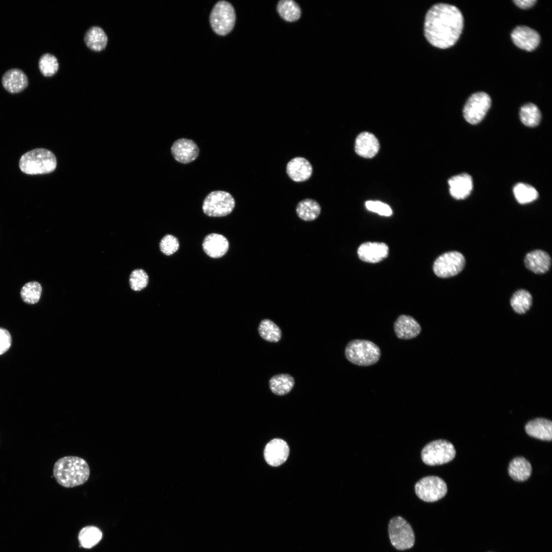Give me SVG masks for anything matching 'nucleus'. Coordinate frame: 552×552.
<instances>
[{
	"mask_svg": "<svg viewBox=\"0 0 552 552\" xmlns=\"http://www.w3.org/2000/svg\"><path fill=\"white\" fill-rule=\"evenodd\" d=\"M463 26V16L457 7L439 3L432 6L426 14L424 35L433 46L447 49L456 42Z\"/></svg>",
	"mask_w": 552,
	"mask_h": 552,
	"instance_id": "1",
	"label": "nucleus"
},
{
	"mask_svg": "<svg viewBox=\"0 0 552 552\" xmlns=\"http://www.w3.org/2000/svg\"><path fill=\"white\" fill-rule=\"evenodd\" d=\"M53 476L56 481L65 488H73L83 485L90 476V468L82 458L67 456L58 459L53 467Z\"/></svg>",
	"mask_w": 552,
	"mask_h": 552,
	"instance_id": "2",
	"label": "nucleus"
},
{
	"mask_svg": "<svg viewBox=\"0 0 552 552\" xmlns=\"http://www.w3.org/2000/svg\"><path fill=\"white\" fill-rule=\"evenodd\" d=\"M57 160L54 153L44 148H36L27 152L19 161L20 170L28 175L50 173L56 168Z\"/></svg>",
	"mask_w": 552,
	"mask_h": 552,
	"instance_id": "3",
	"label": "nucleus"
},
{
	"mask_svg": "<svg viewBox=\"0 0 552 552\" xmlns=\"http://www.w3.org/2000/svg\"><path fill=\"white\" fill-rule=\"evenodd\" d=\"M344 354L351 363L361 366L374 365L379 360L381 352L375 343L365 339H354L348 343Z\"/></svg>",
	"mask_w": 552,
	"mask_h": 552,
	"instance_id": "4",
	"label": "nucleus"
},
{
	"mask_svg": "<svg viewBox=\"0 0 552 552\" xmlns=\"http://www.w3.org/2000/svg\"><path fill=\"white\" fill-rule=\"evenodd\" d=\"M236 21L233 6L225 1L218 2L210 15V22L213 30L218 35L224 36L233 30Z\"/></svg>",
	"mask_w": 552,
	"mask_h": 552,
	"instance_id": "5",
	"label": "nucleus"
},
{
	"mask_svg": "<svg viewBox=\"0 0 552 552\" xmlns=\"http://www.w3.org/2000/svg\"><path fill=\"white\" fill-rule=\"evenodd\" d=\"M456 451L450 442L444 440L432 441L422 449L421 457L423 462L429 466L443 465L451 461L455 457Z\"/></svg>",
	"mask_w": 552,
	"mask_h": 552,
	"instance_id": "6",
	"label": "nucleus"
},
{
	"mask_svg": "<svg viewBox=\"0 0 552 552\" xmlns=\"http://www.w3.org/2000/svg\"><path fill=\"white\" fill-rule=\"evenodd\" d=\"M388 531L390 542L397 549L405 550L413 546L415 537L413 530L403 518L397 516L392 518Z\"/></svg>",
	"mask_w": 552,
	"mask_h": 552,
	"instance_id": "7",
	"label": "nucleus"
},
{
	"mask_svg": "<svg viewBox=\"0 0 552 552\" xmlns=\"http://www.w3.org/2000/svg\"><path fill=\"white\" fill-rule=\"evenodd\" d=\"M235 205V200L229 193L215 191L209 194L204 199L202 210L209 216L222 217L230 214Z\"/></svg>",
	"mask_w": 552,
	"mask_h": 552,
	"instance_id": "8",
	"label": "nucleus"
},
{
	"mask_svg": "<svg viewBox=\"0 0 552 552\" xmlns=\"http://www.w3.org/2000/svg\"><path fill=\"white\" fill-rule=\"evenodd\" d=\"M415 492L421 500L432 502L445 496L447 487L442 478L435 476H429L423 477L416 484Z\"/></svg>",
	"mask_w": 552,
	"mask_h": 552,
	"instance_id": "9",
	"label": "nucleus"
},
{
	"mask_svg": "<svg viewBox=\"0 0 552 552\" xmlns=\"http://www.w3.org/2000/svg\"><path fill=\"white\" fill-rule=\"evenodd\" d=\"M491 104V98L487 93L480 91L473 94L463 108L465 119L471 124L479 123L486 116Z\"/></svg>",
	"mask_w": 552,
	"mask_h": 552,
	"instance_id": "10",
	"label": "nucleus"
},
{
	"mask_svg": "<svg viewBox=\"0 0 552 552\" xmlns=\"http://www.w3.org/2000/svg\"><path fill=\"white\" fill-rule=\"evenodd\" d=\"M465 264L464 256L455 251L445 252L434 261L433 269L439 277L446 278L454 276L463 269Z\"/></svg>",
	"mask_w": 552,
	"mask_h": 552,
	"instance_id": "11",
	"label": "nucleus"
},
{
	"mask_svg": "<svg viewBox=\"0 0 552 552\" xmlns=\"http://www.w3.org/2000/svg\"><path fill=\"white\" fill-rule=\"evenodd\" d=\"M514 43L519 48L531 52L538 46L540 36L535 30L525 26L516 27L511 33Z\"/></svg>",
	"mask_w": 552,
	"mask_h": 552,
	"instance_id": "12",
	"label": "nucleus"
},
{
	"mask_svg": "<svg viewBox=\"0 0 552 552\" xmlns=\"http://www.w3.org/2000/svg\"><path fill=\"white\" fill-rule=\"evenodd\" d=\"M289 454L287 443L281 439H274L266 445L264 451V458L270 466L277 467L283 464Z\"/></svg>",
	"mask_w": 552,
	"mask_h": 552,
	"instance_id": "13",
	"label": "nucleus"
},
{
	"mask_svg": "<svg viewBox=\"0 0 552 552\" xmlns=\"http://www.w3.org/2000/svg\"><path fill=\"white\" fill-rule=\"evenodd\" d=\"M171 151L174 158L182 164L194 161L199 152L197 145L193 141L183 138L175 141L172 145Z\"/></svg>",
	"mask_w": 552,
	"mask_h": 552,
	"instance_id": "14",
	"label": "nucleus"
},
{
	"mask_svg": "<svg viewBox=\"0 0 552 552\" xmlns=\"http://www.w3.org/2000/svg\"><path fill=\"white\" fill-rule=\"evenodd\" d=\"M389 248L383 242H366L361 244L357 249L359 258L365 262H379L388 255Z\"/></svg>",
	"mask_w": 552,
	"mask_h": 552,
	"instance_id": "15",
	"label": "nucleus"
},
{
	"mask_svg": "<svg viewBox=\"0 0 552 552\" xmlns=\"http://www.w3.org/2000/svg\"><path fill=\"white\" fill-rule=\"evenodd\" d=\"M394 330L398 338L408 340L417 337L420 334L422 328L413 317L402 314L395 320Z\"/></svg>",
	"mask_w": 552,
	"mask_h": 552,
	"instance_id": "16",
	"label": "nucleus"
},
{
	"mask_svg": "<svg viewBox=\"0 0 552 552\" xmlns=\"http://www.w3.org/2000/svg\"><path fill=\"white\" fill-rule=\"evenodd\" d=\"M4 88L11 93H17L27 87L29 80L27 75L20 68H11L7 70L2 77Z\"/></svg>",
	"mask_w": 552,
	"mask_h": 552,
	"instance_id": "17",
	"label": "nucleus"
},
{
	"mask_svg": "<svg viewBox=\"0 0 552 552\" xmlns=\"http://www.w3.org/2000/svg\"><path fill=\"white\" fill-rule=\"evenodd\" d=\"M229 243L223 235L212 233L207 235L202 243V248L205 253L213 258H219L223 256L227 251Z\"/></svg>",
	"mask_w": 552,
	"mask_h": 552,
	"instance_id": "18",
	"label": "nucleus"
},
{
	"mask_svg": "<svg viewBox=\"0 0 552 552\" xmlns=\"http://www.w3.org/2000/svg\"><path fill=\"white\" fill-rule=\"evenodd\" d=\"M286 172L289 177L295 182H302L308 180L312 173V167L310 163L302 157H296L291 159L287 164Z\"/></svg>",
	"mask_w": 552,
	"mask_h": 552,
	"instance_id": "19",
	"label": "nucleus"
},
{
	"mask_svg": "<svg viewBox=\"0 0 552 552\" xmlns=\"http://www.w3.org/2000/svg\"><path fill=\"white\" fill-rule=\"evenodd\" d=\"M379 149V141L372 133L363 132L356 137L355 150L359 155L365 158H372L377 153Z\"/></svg>",
	"mask_w": 552,
	"mask_h": 552,
	"instance_id": "20",
	"label": "nucleus"
},
{
	"mask_svg": "<svg viewBox=\"0 0 552 552\" xmlns=\"http://www.w3.org/2000/svg\"><path fill=\"white\" fill-rule=\"evenodd\" d=\"M526 267L535 273L547 272L551 265V258L545 251L538 249L526 254L524 259Z\"/></svg>",
	"mask_w": 552,
	"mask_h": 552,
	"instance_id": "21",
	"label": "nucleus"
},
{
	"mask_svg": "<svg viewBox=\"0 0 552 552\" xmlns=\"http://www.w3.org/2000/svg\"><path fill=\"white\" fill-rule=\"evenodd\" d=\"M450 193L456 199H464L471 193L473 188L472 179L467 173H463L450 178L448 180Z\"/></svg>",
	"mask_w": 552,
	"mask_h": 552,
	"instance_id": "22",
	"label": "nucleus"
},
{
	"mask_svg": "<svg viewBox=\"0 0 552 552\" xmlns=\"http://www.w3.org/2000/svg\"><path fill=\"white\" fill-rule=\"evenodd\" d=\"M526 433L531 436L543 441L552 439V423L545 418H536L525 426Z\"/></svg>",
	"mask_w": 552,
	"mask_h": 552,
	"instance_id": "23",
	"label": "nucleus"
},
{
	"mask_svg": "<svg viewBox=\"0 0 552 552\" xmlns=\"http://www.w3.org/2000/svg\"><path fill=\"white\" fill-rule=\"evenodd\" d=\"M532 470V466L527 460L523 457H517L510 463L508 473L513 480L523 481L530 477Z\"/></svg>",
	"mask_w": 552,
	"mask_h": 552,
	"instance_id": "24",
	"label": "nucleus"
},
{
	"mask_svg": "<svg viewBox=\"0 0 552 552\" xmlns=\"http://www.w3.org/2000/svg\"><path fill=\"white\" fill-rule=\"evenodd\" d=\"M84 41L90 50L99 52L104 50L107 43V36L104 30L97 26L89 28L84 35Z\"/></svg>",
	"mask_w": 552,
	"mask_h": 552,
	"instance_id": "25",
	"label": "nucleus"
},
{
	"mask_svg": "<svg viewBox=\"0 0 552 552\" xmlns=\"http://www.w3.org/2000/svg\"><path fill=\"white\" fill-rule=\"evenodd\" d=\"M269 384L273 394L282 396L291 390L294 385V380L288 374H280L272 377L269 380Z\"/></svg>",
	"mask_w": 552,
	"mask_h": 552,
	"instance_id": "26",
	"label": "nucleus"
},
{
	"mask_svg": "<svg viewBox=\"0 0 552 552\" xmlns=\"http://www.w3.org/2000/svg\"><path fill=\"white\" fill-rule=\"evenodd\" d=\"M321 208L319 203L311 199H305L300 201L296 207L297 216L304 221H312L319 216Z\"/></svg>",
	"mask_w": 552,
	"mask_h": 552,
	"instance_id": "27",
	"label": "nucleus"
},
{
	"mask_svg": "<svg viewBox=\"0 0 552 552\" xmlns=\"http://www.w3.org/2000/svg\"><path fill=\"white\" fill-rule=\"evenodd\" d=\"M513 310L519 314H524L532 305V296L531 293L524 289L516 291L510 300Z\"/></svg>",
	"mask_w": 552,
	"mask_h": 552,
	"instance_id": "28",
	"label": "nucleus"
},
{
	"mask_svg": "<svg viewBox=\"0 0 552 552\" xmlns=\"http://www.w3.org/2000/svg\"><path fill=\"white\" fill-rule=\"evenodd\" d=\"M258 332L263 339L271 342H278L282 336L280 328L269 319L261 321L258 327Z\"/></svg>",
	"mask_w": 552,
	"mask_h": 552,
	"instance_id": "29",
	"label": "nucleus"
},
{
	"mask_svg": "<svg viewBox=\"0 0 552 552\" xmlns=\"http://www.w3.org/2000/svg\"><path fill=\"white\" fill-rule=\"evenodd\" d=\"M520 118L522 123L528 127L537 126L541 119V113L534 104L528 103L523 105L520 110Z\"/></svg>",
	"mask_w": 552,
	"mask_h": 552,
	"instance_id": "30",
	"label": "nucleus"
},
{
	"mask_svg": "<svg viewBox=\"0 0 552 552\" xmlns=\"http://www.w3.org/2000/svg\"><path fill=\"white\" fill-rule=\"evenodd\" d=\"M102 537L101 530L94 526H87L80 531L78 539L81 545L86 548H90L99 542Z\"/></svg>",
	"mask_w": 552,
	"mask_h": 552,
	"instance_id": "31",
	"label": "nucleus"
},
{
	"mask_svg": "<svg viewBox=\"0 0 552 552\" xmlns=\"http://www.w3.org/2000/svg\"><path fill=\"white\" fill-rule=\"evenodd\" d=\"M278 11L282 18L287 21H294L301 16V9L297 3L292 0H282L279 2Z\"/></svg>",
	"mask_w": 552,
	"mask_h": 552,
	"instance_id": "32",
	"label": "nucleus"
},
{
	"mask_svg": "<svg viewBox=\"0 0 552 552\" xmlns=\"http://www.w3.org/2000/svg\"><path fill=\"white\" fill-rule=\"evenodd\" d=\"M42 292L41 284L36 281H32L25 284L20 292L22 301L29 304H35L38 302Z\"/></svg>",
	"mask_w": 552,
	"mask_h": 552,
	"instance_id": "33",
	"label": "nucleus"
},
{
	"mask_svg": "<svg viewBox=\"0 0 552 552\" xmlns=\"http://www.w3.org/2000/svg\"><path fill=\"white\" fill-rule=\"evenodd\" d=\"M513 192L517 201L521 204L531 202L538 197V193L534 187L523 183L516 184Z\"/></svg>",
	"mask_w": 552,
	"mask_h": 552,
	"instance_id": "34",
	"label": "nucleus"
},
{
	"mask_svg": "<svg viewBox=\"0 0 552 552\" xmlns=\"http://www.w3.org/2000/svg\"><path fill=\"white\" fill-rule=\"evenodd\" d=\"M38 67L43 75L47 77L52 76L58 70V60L54 55L49 53H44L39 59Z\"/></svg>",
	"mask_w": 552,
	"mask_h": 552,
	"instance_id": "35",
	"label": "nucleus"
},
{
	"mask_svg": "<svg viewBox=\"0 0 552 552\" xmlns=\"http://www.w3.org/2000/svg\"><path fill=\"white\" fill-rule=\"evenodd\" d=\"M148 281L147 273L142 269L133 270L131 272L129 279L130 288L134 291H140L144 289L147 286Z\"/></svg>",
	"mask_w": 552,
	"mask_h": 552,
	"instance_id": "36",
	"label": "nucleus"
},
{
	"mask_svg": "<svg viewBox=\"0 0 552 552\" xmlns=\"http://www.w3.org/2000/svg\"><path fill=\"white\" fill-rule=\"evenodd\" d=\"M179 243L176 237L172 235H166L161 240L159 247L161 251L166 255L170 256L175 252L179 248Z\"/></svg>",
	"mask_w": 552,
	"mask_h": 552,
	"instance_id": "37",
	"label": "nucleus"
},
{
	"mask_svg": "<svg viewBox=\"0 0 552 552\" xmlns=\"http://www.w3.org/2000/svg\"><path fill=\"white\" fill-rule=\"evenodd\" d=\"M365 205L369 211L377 213L381 216H390L393 213L390 207L381 201H367Z\"/></svg>",
	"mask_w": 552,
	"mask_h": 552,
	"instance_id": "38",
	"label": "nucleus"
},
{
	"mask_svg": "<svg viewBox=\"0 0 552 552\" xmlns=\"http://www.w3.org/2000/svg\"><path fill=\"white\" fill-rule=\"evenodd\" d=\"M12 338L10 333L0 327V355L5 353L11 345Z\"/></svg>",
	"mask_w": 552,
	"mask_h": 552,
	"instance_id": "39",
	"label": "nucleus"
},
{
	"mask_svg": "<svg viewBox=\"0 0 552 552\" xmlns=\"http://www.w3.org/2000/svg\"><path fill=\"white\" fill-rule=\"evenodd\" d=\"M513 2L518 7L526 9L533 7L537 1L535 0H514Z\"/></svg>",
	"mask_w": 552,
	"mask_h": 552,
	"instance_id": "40",
	"label": "nucleus"
}]
</instances>
